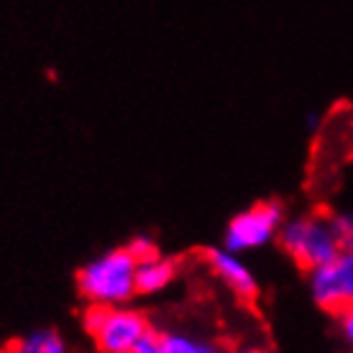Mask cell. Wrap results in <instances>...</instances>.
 I'll return each mask as SVG.
<instances>
[{"instance_id":"1","label":"cell","mask_w":353,"mask_h":353,"mask_svg":"<svg viewBox=\"0 0 353 353\" xmlns=\"http://www.w3.org/2000/svg\"><path fill=\"white\" fill-rule=\"evenodd\" d=\"M136 266L139 261L128 254V248H113L88 261L77 272V290L88 305H100V307L128 305L139 294Z\"/></svg>"},{"instance_id":"2","label":"cell","mask_w":353,"mask_h":353,"mask_svg":"<svg viewBox=\"0 0 353 353\" xmlns=\"http://www.w3.org/2000/svg\"><path fill=\"white\" fill-rule=\"evenodd\" d=\"M276 239L282 243L284 254L305 272H312V269L323 266L341 251L330 215L292 218V221H287L282 225Z\"/></svg>"},{"instance_id":"11","label":"cell","mask_w":353,"mask_h":353,"mask_svg":"<svg viewBox=\"0 0 353 353\" xmlns=\"http://www.w3.org/2000/svg\"><path fill=\"white\" fill-rule=\"evenodd\" d=\"M125 248H128V254H131L136 261H143V259L157 256V254H159L157 243H154L151 239H146V236H136V239H131Z\"/></svg>"},{"instance_id":"13","label":"cell","mask_w":353,"mask_h":353,"mask_svg":"<svg viewBox=\"0 0 353 353\" xmlns=\"http://www.w3.org/2000/svg\"><path fill=\"white\" fill-rule=\"evenodd\" d=\"M338 320H341V333H343L345 343L353 348V307L345 310V312H341V315H338Z\"/></svg>"},{"instance_id":"8","label":"cell","mask_w":353,"mask_h":353,"mask_svg":"<svg viewBox=\"0 0 353 353\" xmlns=\"http://www.w3.org/2000/svg\"><path fill=\"white\" fill-rule=\"evenodd\" d=\"M10 353H70L67 348V341H64L57 330H34V333H28L23 336L21 341L8 348Z\"/></svg>"},{"instance_id":"10","label":"cell","mask_w":353,"mask_h":353,"mask_svg":"<svg viewBox=\"0 0 353 353\" xmlns=\"http://www.w3.org/2000/svg\"><path fill=\"white\" fill-rule=\"evenodd\" d=\"M333 228H336L341 251H353V212H341V215H330Z\"/></svg>"},{"instance_id":"9","label":"cell","mask_w":353,"mask_h":353,"mask_svg":"<svg viewBox=\"0 0 353 353\" xmlns=\"http://www.w3.org/2000/svg\"><path fill=\"white\" fill-rule=\"evenodd\" d=\"M164 353H221L208 341L182 336V333H164Z\"/></svg>"},{"instance_id":"14","label":"cell","mask_w":353,"mask_h":353,"mask_svg":"<svg viewBox=\"0 0 353 353\" xmlns=\"http://www.w3.org/2000/svg\"><path fill=\"white\" fill-rule=\"evenodd\" d=\"M241 353H266L264 348H256V345H248V348H243Z\"/></svg>"},{"instance_id":"6","label":"cell","mask_w":353,"mask_h":353,"mask_svg":"<svg viewBox=\"0 0 353 353\" xmlns=\"http://www.w3.org/2000/svg\"><path fill=\"white\" fill-rule=\"evenodd\" d=\"M205 261L208 266L212 269V274L221 279L228 290H233L239 294L241 300H251V297H256V276L254 272L248 269V264L239 254H233L228 248H208L205 251Z\"/></svg>"},{"instance_id":"7","label":"cell","mask_w":353,"mask_h":353,"mask_svg":"<svg viewBox=\"0 0 353 353\" xmlns=\"http://www.w3.org/2000/svg\"><path fill=\"white\" fill-rule=\"evenodd\" d=\"M174 279H176V264L172 259L161 256V254L143 259L136 266V287H139V294H157V292L167 290Z\"/></svg>"},{"instance_id":"12","label":"cell","mask_w":353,"mask_h":353,"mask_svg":"<svg viewBox=\"0 0 353 353\" xmlns=\"http://www.w3.org/2000/svg\"><path fill=\"white\" fill-rule=\"evenodd\" d=\"M133 353H164V333L149 327V333L141 338V343Z\"/></svg>"},{"instance_id":"15","label":"cell","mask_w":353,"mask_h":353,"mask_svg":"<svg viewBox=\"0 0 353 353\" xmlns=\"http://www.w3.org/2000/svg\"><path fill=\"white\" fill-rule=\"evenodd\" d=\"M0 353H10V351H8V348H0Z\"/></svg>"},{"instance_id":"4","label":"cell","mask_w":353,"mask_h":353,"mask_svg":"<svg viewBox=\"0 0 353 353\" xmlns=\"http://www.w3.org/2000/svg\"><path fill=\"white\" fill-rule=\"evenodd\" d=\"M284 225V210L279 203L266 200L259 203L248 210L239 212L225 228V239L223 246L233 251V254H243L251 248L266 246L272 239L279 236V230Z\"/></svg>"},{"instance_id":"3","label":"cell","mask_w":353,"mask_h":353,"mask_svg":"<svg viewBox=\"0 0 353 353\" xmlns=\"http://www.w3.org/2000/svg\"><path fill=\"white\" fill-rule=\"evenodd\" d=\"M149 320L143 312L115 305V307H100L90 305L85 310V330L103 353H133L141 343V338L149 333Z\"/></svg>"},{"instance_id":"5","label":"cell","mask_w":353,"mask_h":353,"mask_svg":"<svg viewBox=\"0 0 353 353\" xmlns=\"http://www.w3.org/2000/svg\"><path fill=\"white\" fill-rule=\"evenodd\" d=\"M310 292L320 307L341 315L353 307V251H338L323 266L310 272Z\"/></svg>"}]
</instances>
